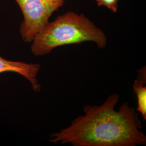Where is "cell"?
Returning a JSON list of instances; mask_svg holds the SVG:
<instances>
[{
	"instance_id": "3957f363",
	"label": "cell",
	"mask_w": 146,
	"mask_h": 146,
	"mask_svg": "<svg viewBox=\"0 0 146 146\" xmlns=\"http://www.w3.org/2000/svg\"><path fill=\"white\" fill-rule=\"evenodd\" d=\"M15 1L24 16V21L20 27V34L22 40L26 42H32L47 25L52 13L63 5L47 0Z\"/></svg>"
},
{
	"instance_id": "277c9868",
	"label": "cell",
	"mask_w": 146,
	"mask_h": 146,
	"mask_svg": "<svg viewBox=\"0 0 146 146\" xmlns=\"http://www.w3.org/2000/svg\"><path fill=\"white\" fill-rule=\"evenodd\" d=\"M41 66L38 63L9 61L0 56V73L14 72L19 74L29 81L31 88L36 92L41 90V85L37 80V74Z\"/></svg>"
},
{
	"instance_id": "52a82bcc",
	"label": "cell",
	"mask_w": 146,
	"mask_h": 146,
	"mask_svg": "<svg viewBox=\"0 0 146 146\" xmlns=\"http://www.w3.org/2000/svg\"><path fill=\"white\" fill-rule=\"evenodd\" d=\"M47 1L54 3H58V4H61V5H63L64 3V0H47Z\"/></svg>"
},
{
	"instance_id": "6da1fadb",
	"label": "cell",
	"mask_w": 146,
	"mask_h": 146,
	"mask_svg": "<svg viewBox=\"0 0 146 146\" xmlns=\"http://www.w3.org/2000/svg\"><path fill=\"white\" fill-rule=\"evenodd\" d=\"M120 95H110L100 106L86 105L84 115L70 125L50 135L54 143L74 146H137L146 145V136L136 110L125 102L115 107Z\"/></svg>"
},
{
	"instance_id": "5b68a950",
	"label": "cell",
	"mask_w": 146,
	"mask_h": 146,
	"mask_svg": "<svg viewBox=\"0 0 146 146\" xmlns=\"http://www.w3.org/2000/svg\"><path fill=\"white\" fill-rule=\"evenodd\" d=\"M133 90L137 100L136 110L146 120V67L143 66L137 70V78L133 84Z\"/></svg>"
},
{
	"instance_id": "7a4b0ae2",
	"label": "cell",
	"mask_w": 146,
	"mask_h": 146,
	"mask_svg": "<svg viewBox=\"0 0 146 146\" xmlns=\"http://www.w3.org/2000/svg\"><path fill=\"white\" fill-rule=\"evenodd\" d=\"M89 41L104 49L107 39L104 32L84 14L68 12L47 23L32 41L31 52L41 56L56 47Z\"/></svg>"
},
{
	"instance_id": "8992f818",
	"label": "cell",
	"mask_w": 146,
	"mask_h": 146,
	"mask_svg": "<svg viewBox=\"0 0 146 146\" xmlns=\"http://www.w3.org/2000/svg\"><path fill=\"white\" fill-rule=\"evenodd\" d=\"M99 6H105L114 13H116L118 8V0H96Z\"/></svg>"
}]
</instances>
